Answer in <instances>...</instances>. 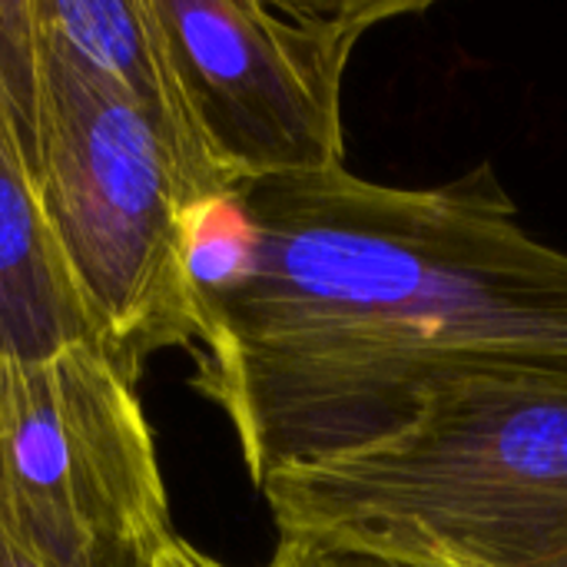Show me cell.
I'll list each match as a JSON object with an SVG mask.
<instances>
[{
	"label": "cell",
	"mask_w": 567,
	"mask_h": 567,
	"mask_svg": "<svg viewBox=\"0 0 567 567\" xmlns=\"http://www.w3.org/2000/svg\"><path fill=\"white\" fill-rule=\"evenodd\" d=\"M196 375L252 485L405 429L465 382H567V252L492 163L442 186H236L189 236Z\"/></svg>",
	"instance_id": "6da1fadb"
},
{
	"label": "cell",
	"mask_w": 567,
	"mask_h": 567,
	"mask_svg": "<svg viewBox=\"0 0 567 567\" xmlns=\"http://www.w3.org/2000/svg\"><path fill=\"white\" fill-rule=\"evenodd\" d=\"M279 538L425 567L567 565V382H465L395 435L259 485Z\"/></svg>",
	"instance_id": "7a4b0ae2"
},
{
	"label": "cell",
	"mask_w": 567,
	"mask_h": 567,
	"mask_svg": "<svg viewBox=\"0 0 567 567\" xmlns=\"http://www.w3.org/2000/svg\"><path fill=\"white\" fill-rule=\"evenodd\" d=\"M37 193L103 349L136 382L150 355L193 349L189 233L223 199L140 103L37 37L23 0H0Z\"/></svg>",
	"instance_id": "3957f363"
},
{
	"label": "cell",
	"mask_w": 567,
	"mask_h": 567,
	"mask_svg": "<svg viewBox=\"0 0 567 567\" xmlns=\"http://www.w3.org/2000/svg\"><path fill=\"white\" fill-rule=\"evenodd\" d=\"M0 525L43 567H150L176 535L136 382L103 342L0 352Z\"/></svg>",
	"instance_id": "277c9868"
},
{
	"label": "cell",
	"mask_w": 567,
	"mask_h": 567,
	"mask_svg": "<svg viewBox=\"0 0 567 567\" xmlns=\"http://www.w3.org/2000/svg\"><path fill=\"white\" fill-rule=\"evenodd\" d=\"M196 143L236 189L346 166L359 40L429 0H150Z\"/></svg>",
	"instance_id": "5b68a950"
},
{
	"label": "cell",
	"mask_w": 567,
	"mask_h": 567,
	"mask_svg": "<svg viewBox=\"0 0 567 567\" xmlns=\"http://www.w3.org/2000/svg\"><path fill=\"white\" fill-rule=\"evenodd\" d=\"M80 342L100 332L47 223L0 33V352L47 359Z\"/></svg>",
	"instance_id": "8992f818"
},
{
	"label": "cell",
	"mask_w": 567,
	"mask_h": 567,
	"mask_svg": "<svg viewBox=\"0 0 567 567\" xmlns=\"http://www.w3.org/2000/svg\"><path fill=\"white\" fill-rule=\"evenodd\" d=\"M30 27L63 60L140 103L176 140L196 176L216 193L233 186L206 159L179 100L150 0H23Z\"/></svg>",
	"instance_id": "52a82bcc"
},
{
	"label": "cell",
	"mask_w": 567,
	"mask_h": 567,
	"mask_svg": "<svg viewBox=\"0 0 567 567\" xmlns=\"http://www.w3.org/2000/svg\"><path fill=\"white\" fill-rule=\"evenodd\" d=\"M226 567V565H223ZM266 567H425L415 561H402L392 555L336 545V542H316V538H279L272 558Z\"/></svg>",
	"instance_id": "ba28073f"
},
{
	"label": "cell",
	"mask_w": 567,
	"mask_h": 567,
	"mask_svg": "<svg viewBox=\"0 0 567 567\" xmlns=\"http://www.w3.org/2000/svg\"><path fill=\"white\" fill-rule=\"evenodd\" d=\"M150 567H223L219 561H213V558H206L199 548H193L183 535H173L156 555H153V561Z\"/></svg>",
	"instance_id": "9c48e42d"
},
{
	"label": "cell",
	"mask_w": 567,
	"mask_h": 567,
	"mask_svg": "<svg viewBox=\"0 0 567 567\" xmlns=\"http://www.w3.org/2000/svg\"><path fill=\"white\" fill-rule=\"evenodd\" d=\"M0 567H43L20 542H13L7 535V528L0 525Z\"/></svg>",
	"instance_id": "30bf717a"
},
{
	"label": "cell",
	"mask_w": 567,
	"mask_h": 567,
	"mask_svg": "<svg viewBox=\"0 0 567 567\" xmlns=\"http://www.w3.org/2000/svg\"><path fill=\"white\" fill-rule=\"evenodd\" d=\"M561 567H567V565H561Z\"/></svg>",
	"instance_id": "8fae6325"
}]
</instances>
